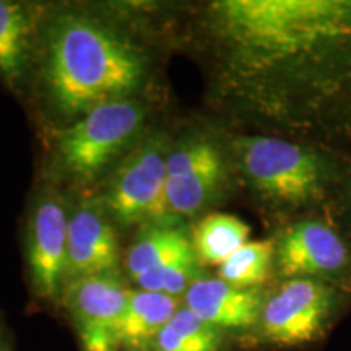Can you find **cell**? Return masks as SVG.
<instances>
[{
  "mask_svg": "<svg viewBox=\"0 0 351 351\" xmlns=\"http://www.w3.org/2000/svg\"><path fill=\"white\" fill-rule=\"evenodd\" d=\"M213 13L241 69L295 78L320 119L351 114V0H223Z\"/></svg>",
  "mask_w": 351,
  "mask_h": 351,
  "instance_id": "6da1fadb",
  "label": "cell"
},
{
  "mask_svg": "<svg viewBox=\"0 0 351 351\" xmlns=\"http://www.w3.org/2000/svg\"><path fill=\"white\" fill-rule=\"evenodd\" d=\"M143 75L138 51L99 21L70 13L52 26L46 77L65 116H85L108 101L129 98Z\"/></svg>",
  "mask_w": 351,
  "mask_h": 351,
  "instance_id": "7a4b0ae2",
  "label": "cell"
},
{
  "mask_svg": "<svg viewBox=\"0 0 351 351\" xmlns=\"http://www.w3.org/2000/svg\"><path fill=\"white\" fill-rule=\"evenodd\" d=\"M145 121V108L135 99L99 104L57 137L60 161L82 179L99 174L129 145Z\"/></svg>",
  "mask_w": 351,
  "mask_h": 351,
  "instance_id": "3957f363",
  "label": "cell"
},
{
  "mask_svg": "<svg viewBox=\"0 0 351 351\" xmlns=\"http://www.w3.org/2000/svg\"><path fill=\"white\" fill-rule=\"evenodd\" d=\"M241 168L261 194L283 204H302L322 191V160L301 145L275 137H247L236 143Z\"/></svg>",
  "mask_w": 351,
  "mask_h": 351,
  "instance_id": "277c9868",
  "label": "cell"
},
{
  "mask_svg": "<svg viewBox=\"0 0 351 351\" xmlns=\"http://www.w3.org/2000/svg\"><path fill=\"white\" fill-rule=\"evenodd\" d=\"M168 155L165 138L153 135L116 169L106 192V207L122 225L168 218Z\"/></svg>",
  "mask_w": 351,
  "mask_h": 351,
  "instance_id": "5b68a950",
  "label": "cell"
},
{
  "mask_svg": "<svg viewBox=\"0 0 351 351\" xmlns=\"http://www.w3.org/2000/svg\"><path fill=\"white\" fill-rule=\"evenodd\" d=\"M60 296L83 351H121V322L130 289L116 271L70 280Z\"/></svg>",
  "mask_w": 351,
  "mask_h": 351,
  "instance_id": "8992f818",
  "label": "cell"
},
{
  "mask_svg": "<svg viewBox=\"0 0 351 351\" xmlns=\"http://www.w3.org/2000/svg\"><path fill=\"white\" fill-rule=\"evenodd\" d=\"M225 179L218 148L205 138L182 142L168 155V217H192L207 207Z\"/></svg>",
  "mask_w": 351,
  "mask_h": 351,
  "instance_id": "52a82bcc",
  "label": "cell"
},
{
  "mask_svg": "<svg viewBox=\"0 0 351 351\" xmlns=\"http://www.w3.org/2000/svg\"><path fill=\"white\" fill-rule=\"evenodd\" d=\"M332 304V293L311 278H291L263 302L262 332L278 345H301L317 335Z\"/></svg>",
  "mask_w": 351,
  "mask_h": 351,
  "instance_id": "ba28073f",
  "label": "cell"
},
{
  "mask_svg": "<svg viewBox=\"0 0 351 351\" xmlns=\"http://www.w3.org/2000/svg\"><path fill=\"white\" fill-rule=\"evenodd\" d=\"M69 217L64 202L46 194L29 218L28 265L34 288L44 298L62 293L67 278Z\"/></svg>",
  "mask_w": 351,
  "mask_h": 351,
  "instance_id": "9c48e42d",
  "label": "cell"
},
{
  "mask_svg": "<svg viewBox=\"0 0 351 351\" xmlns=\"http://www.w3.org/2000/svg\"><path fill=\"white\" fill-rule=\"evenodd\" d=\"M119 241L99 205L82 204L69 217L67 282L82 276L116 271Z\"/></svg>",
  "mask_w": 351,
  "mask_h": 351,
  "instance_id": "30bf717a",
  "label": "cell"
},
{
  "mask_svg": "<svg viewBox=\"0 0 351 351\" xmlns=\"http://www.w3.org/2000/svg\"><path fill=\"white\" fill-rule=\"evenodd\" d=\"M275 254L280 274L289 278L335 274L348 261V251L340 236L320 221H301L288 228Z\"/></svg>",
  "mask_w": 351,
  "mask_h": 351,
  "instance_id": "8fae6325",
  "label": "cell"
},
{
  "mask_svg": "<svg viewBox=\"0 0 351 351\" xmlns=\"http://www.w3.org/2000/svg\"><path fill=\"white\" fill-rule=\"evenodd\" d=\"M186 307L215 327L244 328L261 320L263 300L254 288H238L221 278H197L184 295Z\"/></svg>",
  "mask_w": 351,
  "mask_h": 351,
  "instance_id": "7c38bea8",
  "label": "cell"
},
{
  "mask_svg": "<svg viewBox=\"0 0 351 351\" xmlns=\"http://www.w3.org/2000/svg\"><path fill=\"white\" fill-rule=\"evenodd\" d=\"M197 258L192 241L176 228L145 231L127 252V271L138 289L155 291L158 280L184 261Z\"/></svg>",
  "mask_w": 351,
  "mask_h": 351,
  "instance_id": "4fadbf2b",
  "label": "cell"
},
{
  "mask_svg": "<svg viewBox=\"0 0 351 351\" xmlns=\"http://www.w3.org/2000/svg\"><path fill=\"white\" fill-rule=\"evenodd\" d=\"M181 307L179 298L165 293L135 289L130 291L121 322L119 345L127 351H152L158 333Z\"/></svg>",
  "mask_w": 351,
  "mask_h": 351,
  "instance_id": "5bb4252c",
  "label": "cell"
},
{
  "mask_svg": "<svg viewBox=\"0 0 351 351\" xmlns=\"http://www.w3.org/2000/svg\"><path fill=\"white\" fill-rule=\"evenodd\" d=\"M249 228L243 219L226 213H212L192 232V247L202 265L219 267L226 258L249 243Z\"/></svg>",
  "mask_w": 351,
  "mask_h": 351,
  "instance_id": "9a60e30c",
  "label": "cell"
},
{
  "mask_svg": "<svg viewBox=\"0 0 351 351\" xmlns=\"http://www.w3.org/2000/svg\"><path fill=\"white\" fill-rule=\"evenodd\" d=\"M29 19L19 2L0 0V75L10 85L23 77L28 54Z\"/></svg>",
  "mask_w": 351,
  "mask_h": 351,
  "instance_id": "2e32d148",
  "label": "cell"
},
{
  "mask_svg": "<svg viewBox=\"0 0 351 351\" xmlns=\"http://www.w3.org/2000/svg\"><path fill=\"white\" fill-rule=\"evenodd\" d=\"M219 346L221 335L218 327L181 306L163 330L158 333L152 351H218Z\"/></svg>",
  "mask_w": 351,
  "mask_h": 351,
  "instance_id": "e0dca14e",
  "label": "cell"
},
{
  "mask_svg": "<svg viewBox=\"0 0 351 351\" xmlns=\"http://www.w3.org/2000/svg\"><path fill=\"white\" fill-rule=\"evenodd\" d=\"M274 254L271 241H249L218 267V278L238 288L257 287L265 282Z\"/></svg>",
  "mask_w": 351,
  "mask_h": 351,
  "instance_id": "ac0fdd59",
  "label": "cell"
},
{
  "mask_svg": "<svg viewBox=\"0 0 351 351\" xmlns=\"http://www.w3.org/2000/svg\"><path fill=\"white\" fill-rule=\"evenodd\" d=\"M0 351H5V350H3V348H2V346H0Z\"/></svg>",
  "mask_w": 351,
  "mask_h": 351,
  "instance_id": "d6986e66",
  "label": "cell"
}]
</instances>
